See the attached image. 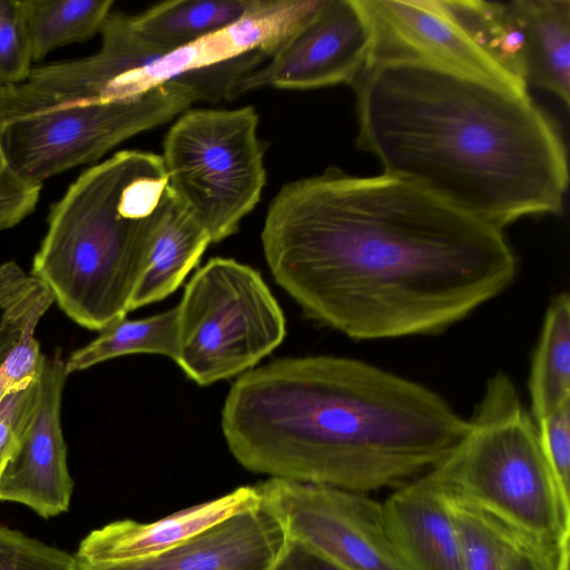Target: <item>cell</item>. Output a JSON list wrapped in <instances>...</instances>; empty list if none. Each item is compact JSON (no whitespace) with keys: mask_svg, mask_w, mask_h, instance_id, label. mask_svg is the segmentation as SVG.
Here are the masks:
<instances>
[{"mask_svg":"<svg viewBox=\"0 0 570 570\" xmlns=\"http://www.w3.org/2000/svg\"><path fill=\"white\" fill-rule=\"evenodd\" d=\"M261 237L271 274L302 311L358 341L442 333L517 274L503 229L383 173L328 168L286 184Z\"/></svg>","mask_w":570,"mask_h":570,"instance_id":"cell-1","label":"cell"},{"mask_svg":"<svg viewBox=\"0 0 570 570\" xmlns=\"http://www.w3.org/2000/svg\"><path fill=\"white\" fill-rule=\"evenodd\" d=\"M220 423L250 472L366 494L425 474L468 430L430 387L335 355L283 357L243 373Z\"/></svg>","mask_w":570,"mask_h":570,"instance_id":"cell-2","label":"cell"},{"mask_svg":"<svg viewBox=\"0 0 570 570\" xmlns=\"http://www.w3.org/2000/svg\"><path fill=\"white\" fill-rule=\"evenodd\" d=\"M351 86L383 174L500 229L562 210L566 145L528 92L417 59L371 62Z\"/></svg>","mask_w":570,"mask_h":570,"instance_id":"cell-3","label":"cell"},{"mask_svg":"<svg viewBox=\"0 0 570 570\" xmlns=\"http://www.w3.org/2000/svg\"><path fill=\"white\" fill-rule=\"evenodd\" d=\"M170 194L161 156L121 150L83 170L51 205L31 274L78 325L100 332L126 317Z\"/></svg>","mask_w":570,"mask_h":570,"instance_id":"cell-4","label":"cell"},{"mask_svg":"<svg viewBox=\"0 0 570 570\" xmlns=\"http://www.w3.org/2000/svg\"><path fill=\"white\" fill-rule=\"evenodd\" d=\"M431 472L452 495L569 570L570 504L546 461L537 424L505 372L488 379L465 435Z\"/></svg>","mask_w":570,"mask_h":570,"instance_id":"cell-5","label":"cell"},{"mask_svg":"<svg viewBox=\"0 0 570 570\" xmlns=\"http://www.w3.org/2000/svg\"><path fill=\"white\" fill-rule=\"evenodd\" d=\"M239 75L236 62L199 69L139 97L79 106L1 125L7 159L22 179L43 180L94 164L126 139L180 116L196 101L229 99Z\"/></svg>","mask_w":570,"mask_h":570,"instance_id":"cell-6","label":"cell"},{"mask_svg":"<svg viewBox=\"0 0 570 570\" xmlns=\"http://www.w3.org/2000/svg\"><path fill=\"white\" fill-rule=\"evenodd\" d=\"M175 362L200 386L242 375L282 344L284 313L258 271L214 257L177 305Z\"/></svg>","mask_w":570,"mask_h":570,"instance_id":"cell-7","label":"cell"},{"mask_svg":"<svg viewBox=\"0 0 570 570\" xmlns=\"http://www.w3.org/2000/svg\"><path fill=\"white\" fill-rule=\"evenodd\" d=\"M254 107L187 110L169 128L163 164L169 186L212 243L233 235L266 184Z\"/></svg>","mask_w":570,"mask_h":570,"instance_id":"cell-8","label":"cell"},{"mask_svg":"<svg viewBox=\"0 0 570 570\" xmlns=\"http://www.w3.org/2000/svg\"><path fill=\"white\" fill-rule=\"evenodd\" d=\"M362 3L373 29L368 63L417 59L528 92L519 36L507 2L362 0Z\"/></svg>","mask_w":570,"mask_h":570,"instance_id":"cell-9","label":"cell"},{"mask_svg":"<svg viewBox=\"0 0 570 570\" xmlns=\"http://www.w3.org/2000/svg\"><path fill=\"white\" fill-rule=\"evenodd\" d=\"M255 487L286 539L312 548L343 570H404L382 503L368 494L277 478Z\"/></svg>","mask_w":570,"mask_h":570,"instance_id":"cell-10","label":"cell"},{"mask_svg":"<svg viewBox=\"0 0 570 570\" xmlns=\"http://www.w3.org/2000/svg\"><path fill=\"white\" fill-rule=\"evenodd\" d=\"M372 48V23L362 0H321L272 57L235 83L230 98L266 87L352 85L367 66Z\"/></svg>","mask_w":570,"mask_h":570,"instance_id":"cell-11","label":"cell"},{"mask_svg":"<svg viewBox=\"0 0 570 570\" xmlns=\"http://www.w3.org/2000/svg\"><path fill=\"white\" fill-rule=\"evenodd\" d=\"M65 362L59 348L46 357L38 401L0 475V501L23 504L45 519L66 512L73 490L60 420Z\"/></svg>","mask_w":570,"mask_h":570,"instance_id":"cell-12","label":"cell"},{"mask_svg":"<svg viewBox=\"0 0 570 570\" xmlns=\"http://www.w3.org/2000/svg\"><path fill=\"white\" fill-rule=\"evenodd\" d=\"M318 4L320 0H258L252 11L228 27L121 76L106 90L101 104L139 97L186 73L255 51L269 58Z\"/></svg>","mask_w":570,"mask_h":570,"instance_id":"cell-13","label":"cell"},{"mask_svg":"<svg viewBox=\"0 0 570 570\" xmlns=\"http://www.w3.org/2000/svg\"><path fill=\"white\" fill-rule=\"evenodd\" d=\"M286 540L278 520L261 502L159 554L115 563L76 558L77 570H268Z\"/></svg>","mask_w":570,"mask_h":570,"instance_id":"cell-14","label":"cell"},{"mask_svg":"<svg viewBox=\"0 0 570 570\" xmlns=\"http://www.w3.org/2000/svg\"><path fill=\"white\" fill-rule=\"evenodd\" d=\"M382 507L404 570H464L451 495L431 470L392 490Z\"/></svg>","mask_w":570,"mask_h":570,"instance_id":"cell-15","label":"cell"},{"mask_svg":"<svg viewBox=\"0 0 570 570\" xmlns=\"http://www.w3.org/2000/svg\"><path fill=\"white\" fill-rule=\"evenodd\" d=\"M262 502L255 485H243L213 500L188 507L153 522L130 519L89 532L75 557L89 563L146 559L171 549L216 523Z\"/></svg>","mask_w":570,"mask_h":570,"instance_id":"cell-16","label":"cell"},{"mask_svg":"<svg viewBox=\"0 0 570 570\" xmlns=\"http://www.w3.org/2000/svg\"><path fill=\"white\" fill-rule=\"evenodd\" d=\"M209 244L207 232L171 190L150 232L129 312L174 293L199 263Z\"/></svg>","mask_w":570,"mask_h":570,"instance_id":"cell-17","label":"cell"},{"mask_svg":"<svg viewBox=\"0 0 570 570\" xmlns=\"http://www.w3.org/2000/svg\"><path fill=\"white\" fill-rule=\"evenodd\" d=\"M527 85L570 102V0H512Z\"/></svg>","mask_w":570,"mask_h":570,"instance_id":"cell-18","label":"cell"},{"mask_svg":"<svg viewBox=\"0 0 570 570\" xmlns=\"http://www.w3.org/2000/svg\"><path fill=\"white\" fill-rule=\"evenodd\" d=\"M53 302V294L45 282L27 274L14 262L0 265V320L21 334V342L0 365V397L10 389L41 375L46 356L35 334Z\"/></svg>","mask_w":570,"mask_h":570,"instance_id":"cell-19","label":"cell"},{"mask_svg":"<svg viewBox=\"0 0 570 570\" xmlns=\"http://www.w3.org/2000/svg\"><path fill=\"white\" fill-rule=\"evenodd\" d=\"M258 0H175L131 16L135 30L165 55L219 31L252 11Z\"/></svg>","mask_w":570,"mask_h":570,"instance_id":"cell-20","label":"cell"},{"mask_svg":"<svg viewBox=\"0 0 570 570\" xmlns=\"http://www.w3.org/2000/svg\"><path fill=\"white\" fill-rule=\"evenodd\" d=\"M529 412L534 422L570 402V296L550 302L533 351L529 380Z\"/></svg>","mask_w":570,"mask_h":570,"instance_id":"cell-21","label":"cell"},{"mask_svg":"<svg viewBox=\"0 0 570 570\" xmlns=\"http://www.w3.org/2000/svg\"><path fill=\"white\" fill-rule=\"evenodd\" d=\"M178 308L139 320L126 317L100 331L90 343L73 351L66 360L69 375L101 362L130 354H158L173 361L177 350Z\"/></svg>","mask_w":570,"mask_h":570,"instance_id":"cell-22","label":"cell"},{"mask_svg":"<svg viewBox=\"0 0 570 570\" xmlns=\"http://www.w3.org/2000/svg\"><path fill=\"white\" fill-rule=\"evenodd\" d=\"M112 0H22L33 61L100 33Z\"/></svg>","mask_w":570,"mask_h":570,"instance_id":"cell-23","label":"cell"},{"mask_svg":"<svg viewBox=\"0 0 570 570\" xmlns=\"http://www.w3.org/2000/svg\"><path fill=\"white\" fill-rule=\"evenodd\" d=\"M450 495L464 570H503L508 529L474 507Z\"/></svg>","mask_w":570,"mask_h":570,"instance_id":"cell-24","label":"cell"},{"mask_svg":"<svg viewBox=\"0 0 570 570\" xmlns=\"http://www.w3.org/2000/svg\"><path fill=\"white\" fill-rule=\"evenodd\" d=\"M32 61L22 0H0V86L23 82Z\"/></svg>","mask_w":570,"mask_h":570,"instance_id":"cell-25","label":"cell"},{"mask_svg":"<svg viewBox=\"0 0 570 570\" xmlns=\"http://www.w3.org/2000/svg\"><path fill=\"white\" fill-rule=\"evenodd\" d=\"M0 570H77L75 556L0 525Z\"/></svg>","mask_w":570,"mask_h":570,"instance_id":"cell-26","label":"cell"},{"mask_svg":"<svg viewBox=\"0 0 570 570\" xmlns=\"http://www.w3.org/2000/svg\"><path fill=\"white\" fill-rule=\"evenodd\" d=\"M535 424L546 461L562 499L570 504V402Z\"/></svg>","mask_w":570,"mask_h":570,"instance_id":"cell-27","label":"cell"},{"mask_svg":"<svg viewBox=\"0 0 570 570\" xmlns=\"http://www.w3.org/2000/svg\"><path fill=\"white\" fill-rule=\"evenodd\" d=\"M41 188L42 185L22 179L11 168L2 144L0 120V230L17 226L36 209Z\"/></svg>","mask_w":570,"mask_h":570,"instance_id":"cell-28","label":"cell"},{"mask_svg":"<svg viewBox=\"0 0 570 570\" xmlns=\"http://www.w3.org/2000/svg\"><path fill=\"white\" fill-rule=\"evenodd\" d=\"M39 396V377L21 383L0 397V458L9 459Z\"/></svg>","mask_w":570,"mask_h":570,"instance_id":"cell-29","label":"cell"},{"mask_svg":"<svg viewBox=\"0 0 570 570\" xmlns=\"http://www.w3.org/2000/svg\"><path fill=\"white\" fill-rule=\"evenodd\" d=\"M268 570H343L312 548L295 541L286 543Z\"/></svg>","mask_w":570,"mask_h":570,"instance_id":"cell-30","label":"cell"},{"mask_svg":"<svg viewBox=\"0 0 570 570\" xmlns=\"http://www.w3.org/2000/svg\"><path fill=\"white\" fill-rule=\"evenodd\" d=\"M509 531V530H508ZM503 570H560L558 564L539 548L509 531Z\"/></svg>","mask_w":570,"mask_h":570,"instance_id":"cell-31","label":"cell"},{"mask_svg":"<svg viewBox=\"0 0 570 570\" xmlns=\"http://www.w3.org/2000/svg\"><path fill=\"white\" fill-rule=\"evenodd\" d=\"M21 342V334L13 326L0 320V365L16 344Z\"/></svg>","mask_w":570,"mask_h":570,"instance_id":"cell-32","label":"cell"},{"mask_svg":"<svg viewBox=\"0 0 570 570\" xmlns=\"http://www.w3.org/2000/svg\"><path fill=\"white\" fill-rule=\"evenodd\" d=\"M6 462H7V459L0 458V475H1V472H2V470L4 468V465H6Z\"/></svg>","mask_w":570,"mask_h":570,"instance_id":"cell-33","label":"cell"}]
</instances>
